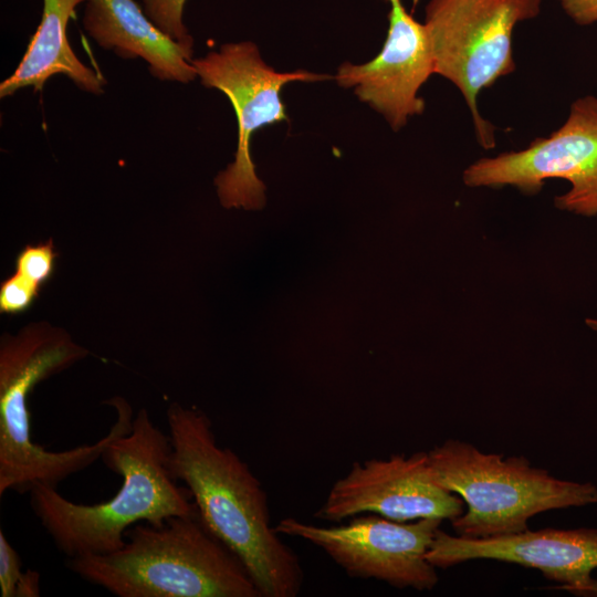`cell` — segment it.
Segmentation results:
<instances>
[{
	"label": "cell",
	"mask_w": 597,
	"mask_h": 597,
	"mask_svg": "<svg viewBox=\"0 0 597 597\" xmlns=\"http://www.w3.org/2000/svg\"><path fill=\"white\" fill-rule=\"evenodd\" d=\"M168 469L188 489L206 527L243 563L260 597H295L303 585L297 555L271 526L266 493L248 464L220 447L208 416L171 404Z\"/></svg>",
	"instance_id": "obj_1"
},
{
	"label": "cell",
	"mask_w": 597,
	"mask_h": 597,
	"mask_svg": "<svg viewBox=\"0 0 597 597\" xmlns=\"http://www.w3.org/2000/svg\"><path fill=\"white\" fill-rule=\"evenodd\" d=\"M169 436L142 408L133 425L118 432L101 459L122 476V485L107 501L75 503L55 488L38 485L30 505L55 547L67 558L113 553L125 545L135 524L159 525L171 516L198 512L186 486H179L168 469Z\"/></svg>",
	"instance_id": "obj_2"
},
{
	"label": "cell",
	"mask_w": 597,
	"mask_h": 597,
	"mask_svg": "<svg viewBox=\"0 0 597 597\" xmlns=\"http://www.w3.org/2000/svg\"><path fill=\"white\" fill-rule=\"evenodd\" d=\"M125 538L113 553L72 557L66 566L117 597H260L243 563L198 512L135 524Z\"/></svg>",
	"instance_id": "obj_3"
},
{
	"label": "cell",
	"mask_w": 597,
	"mask_h": 597,
	"mask_svg": "<svg viewBox=\"0 0 597 597\" xmlns=\"http://www.w3.org/2000/svg\"><path fill=\"white\" fill-rule=\"evenodd\" d=\"M86 350L49 327H28L6 337L0 347V495L55 488L101 459L106 444L133 423V409L115 407L116 420L95 443L63 451L45 450L32 440L28 396L42 380L83 358Z\"/></svg>",
	"instance_id": "obj_4"
},
{
	"label": "cell",
	"mask_w": 597,
	"mask_h": 597,
	"mask_svg": "<svg viewBox=\"0 0 597 597\" xmlns=\"http://www.w3.org/2000/svg\"><path fill=\"white\" fill-rule=\"evenodd\" d=\"M428 464L433 481L468 506L452 520L462 537L521 533L538 513L597 503L593 483L561 480L524 457L484 453L460 440H447L428 451Z\"/></svg>",
	"instance_id": "obj_5"
},
{
	"label": "cell",
	"mask_w": 597,
	"mask_h": 597,
	"mask_svg": "<svg viewBox=\"0 0 597 597\" xmlns=\"http://www.w3.org/2000/svg\"><path fill=\"white\" fill-rule=\"evenodd\" d=\"M542 0H430L425 27L434 74L461 92L479 144L495 146L494 128L478 108L480 92L515 70L513 31L541 12Z\"/></svg>",
	"instance_id": "obj_6"
},
{
	"label": "cell",
	"mask_w": 597,
	"mask_h": 597,
	"mask_svg": "<svg viewBox=\"0 0 597 597\" xmlns=\"http://www.w3.org/2000/svg\"><path fill=\"white\" fill-rule=\"evenodd\" d=\"M206 87L221 91L230 101L238 121L234 161L214 179L223 207L261 209L265 203L264 184L256 177L250 154L253 134L265 125L287 121L281 98L290 82L329 78L303 70L280 73L261 57L250 41L227 43L218 51L191 60Z\"/></svg>",
	"instance_id": "obj_7"
},
{
	"label": "cell",
	"mask_w": 597,
	"mask_h": 597,
	"mask_svg": "<svg viewBox=\"0 0 597 597\" xmlns=\"http://www.w3.org/2000/svg\"><path fill=\"white\" fill-rule=\"evenodd\" d=\"M565 179L570 189L555 206L578 216H597V97L585 95L570 105L565 123L519 151L481 158L463 172L469 187L514 186L533 195L544 180Z\"/></svg>",
	"instance_id": "obj_8"
},
{
	"label": "cell",
	"mask_w": 597,
	"mask_h": 597,
	"mask_svg": "<svg viewBox=\"0 0 597 597\" xmlns=\"http://www.w3.org/2000/svg\"><path fill=\"white\" fill-rule=\"evenodd\" d=\"M441 522L440 519L397 522L377 514H360L333 526L286 517L274 527L280 535L317 546L350 577L377 579L397 588L430 590L437 585L438 575L427 553Z\"/></svg>",
	"instance_id": "obj_9"
},
{
	"label": "cell",
	"mask_w": 597,
	"mask_h": 597,
	"mask_svg": "<svg viewBox=\"0 0 597 597\" xmlns=\"http://www.w3.org/2000/svg\"><path fill=\"white\" fill-rule=\"evenodd\" d=\"M463 500L437 484L428 464V452L409 457L354 462L347 474L331 488L320 520L339 523L364 513L397 522L419 519L454 520L463 513Z\"/></svg>",
	"instance_id": "obj_10"
},
{
	"label": "cell",
	"mask_w": 597,
	"mask_h": 597,
	"mask_svg": "<svg viewBox=\"0 0 597 597\" xmlns=\"http://www.w3.org/2000/svg\"><path fill=\"white\" fill-rule=\"evenodd\" d=\"M386 1L390 4L389 28L381 51L364 64L344 63L335 78L343 87H355L358 98L398 130L409 117L425 111V102L417 94L434 74V62L425 24L406 10L401 0Z\"/></svg>",
	"instance_id": "obj_11"
},
{
	"label": "cell",
	"mask_w": 597,
	"mask_h": 597,
	"mask_svg": "<svg viewBox=\"0 0 597 597\" xmlns=\"http://www.w3.org/2000/svg\"><path fill=\"white\" fill-rule=\"evenodd\" d=\"M495 559L536 568L558 589L579 586L597 568V530L544 528L521 533L468 538L437 530L427 559L437 567H450L471 559Z\"/></svg>",
	"instance_id": "obj_12"
},
{
	"label": "cell",
	"mask_w": 597,
	"mask_h": 597,
	"mask_svg": "<svg viewBox=\"0 0 597 597\" xmlns=\"http://www.w3.org/2000/svg\"><path fill=\"white\" fill-rule=\"evenodd\" d=\"M86 33L122 59H143L153 76L187 84L197 77L193 50L164 33L135 0H85Z\"/></svg>",
	"instance_id": "obj_13"
},
{
	"label": "cell",
	"mask_w": 597,
	"mask_h": 597,
	"mask_svg": "<svg viewBox=\"0 0 597 597\" xmlns=\"http://www.w3.org/2000/svg\"><path fill=\"white\" fill-rule=\"evenodd\" d=\"M82 2L85 0H43L41 22L18 67L0 84L1 97L29 86L42 91L56 74L67 76L82 91L103 94L106 81L78 60L67 39L69 21Z\"/></svg>",
	"instance_id": "obj_14"
},
{
	"label": "cell",
	"mask_w": 597,
	"mask_h": 597,
	"mask_svg": "<svg viewBox=\"0 0 597 597\" xmlns=\"http://www.w3.org/2000/svg\"><path fill=\"white\" fill-rule=\"evenodd\" d=\"M147 17L167 35L193 50V39L184 23L186 0H140Z\"/></svg>",
	"instance_id": "obj_15"
},
{
	"label": "cell",
	"mask_w": 597,
	"mask_h": 597,
	"mask_svg": "<svg viewBox=\"0 0 597 597\" xmlns=\"http://www.w3.org/2000/svg\"><path fill=\"white\" fill-rule=\"evenodd\" d=\"M55 258L51 240L36 245H27L17 256L15 272L41 286L53 274Z\"/></svg>",
	"instance_id": "obj_16"
},
{
	"label": "cell",
	"mask_w": 597,
	"mask_h": 597,
	"mask_svg": "<svg viewBox=\"0 0 597 597\" xmlns=\"http://www.w3.org/2000/svg\"><path fill=\"white\" fill-rule=\"evenodd\" d=\"M40 285L15 272L0 286V311L18 314L28 310L39 294Z\"/></svg>",
	"instance_id": "obj_17"
},
{
	"label": "cell",
	"mask_w": 597,
	"mask_h": 597,
	"mask_svg": "<svg viewBox=\"0 0 597 597\" xmlns=\"http://www.w3.org/2000/svg\"><path fill=\"white\" fill-rule=\"evenodd\" d=\"M21 558L0 530V589L1 597H15L18 585L23 578Z\"/></svg>",
	"instance_id": "obj_18"
},
{
	"label": "cell",
	"mask_w": 597,
	"mask_h": 597,
	"mask_svg": "<svg viewBox=\"0 0 597 597\" xmlns=\"http://www.w3.org/2000/svg\"><path fill=\"white\" fill-rule=\"evenodd\" d=\"M565 13L579 25L597 23V0H558Z\"/></svg>",
	"instance_id": "obj_19"
},
{
	"label": "cell",
	"mask_w": 597,
	"mask_h": 597,
	"mask_svg": "<svg viewBox=\"0 0 597 597\" xmlns=\"http://www.w3.org/2000/svg\"><path fill=\"white\" fill-rule=\"evenodd\" d=\"M40 574L28 569L18 585L15 597H39L40 596Z\"/></svg>",
	"instance_id": "obj_20"
},
{
	"label": "cell",
	"mask_w": 597,
	"mask_h": 597,
	"mask_svg": "<svg viewBox=\"0 0 597 597\" xmlns=\"http://www.w3.org/2000/svg\"><path fill=\"white\" fill-rule=\"evenodd\" d=\"M563 589L575 595L597 597V579L590 578L587 583L583 585L565 587Z\"/></svg>",
	"instance_id": "obj_21"
},
{
	"label": "cell",
	"mask_w": 597,
	"mask_h": 597,
	"mask_svg": "<svg viewBox=\"0 0 597 597\" xmlns=\"http://www.w3.org/2000/svg\"><path fill=\"white\" fill-rule=\"evenodd\" d=\"M586 324H587L590 328L597 331V318H588V320H586Z\"/></svg>",
	"instance_id": "obj_22"
}]
</instances>
